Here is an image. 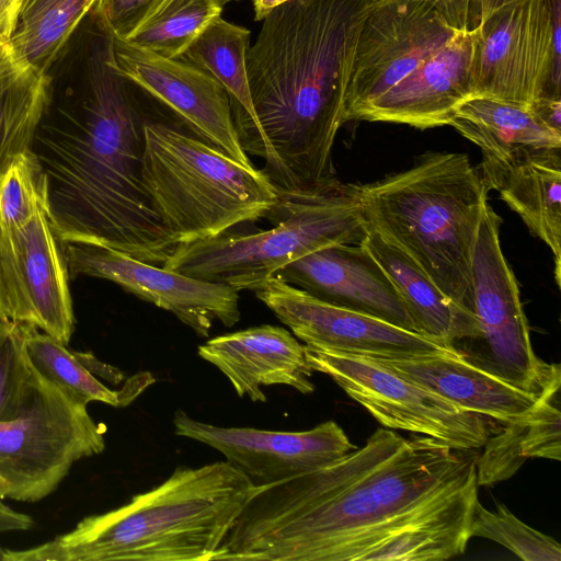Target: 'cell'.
I'll list each match as a JSON object with an SVG mask.
<instances>
[{
  "label": "cell",
  "mask_w": 561,
  "mask_h": 561,
  "mask_svg": "<svg viewBox=\"0 0 561 561\" xmlns=\"http://www.w3.org/2000/svg\"><path fill=\"white\" fill-rule=\"evenodd\" d=\"M376 430L340 458L253 488L214 560L434 561L465 553L477 454Z\"/></svg>",
  "instance_id": "6da1fadb"
},
{
  "label": "cell",
  "mask_w": 561,
  "mask_h": 561,
  "mask_svg": "<svg viewBox=\"0 0 561 561\" xmlns=\"http://www.w3.org/2000/svg\"><path fill=\"white\" fill-rule=\"evenodd\" d=\"M80 112L41 121L32 145L46 179L47 215L59 242L113 249L162 266L175 244L141 181L144 123L127 83L108 62L101 24Z\"/></svg>",
  "instance_id": "7a4b0ae2"
},
{
  "label": "cell",
  "mask_w": 561,
  "mask_h": 561,
  "mask_svg": "<svg viewBox=\"0 0 561 561\" xmlns=\"http://www.w3.org/2000/svg\"><path fill=\"white\" fill-rule=\"evenodd\" d=\"M378 0H287L262 20L247 70L259 124L254 156L278 188L334 175L331 154L362 24Z\"/></svg>",
  "instance_id": "3957f363"
},
{
  "label": "cell",
  "mask_w": 561,
  "mask_h": 561,
  "mask_svg": "<svg viewBox=\"0 0 561 561\" xmlns=\"http://www.w3.org/2000/svg\"><path fill=\"white\" fill-rule=\"evenodd\" d=\"M251 481L228 461L178 467L158 486L3 561H210L242 512Z\"/></svg>",
  "instance_id": "277c9868"
},
{
  "label": "cell",
  "mask_w": 561,
  "mask_h": 561,
  "mask_svg": "<svg viewBox=\"0 0 561 561\" xmlns=\"http://www.w3.org/2000/svg\"><path fill=\"white\" fill-rule=\"evenodd\" d=\"M489 191L480 169L460 152H430L404 171L360 185L367 228L473 319L472 261Z\"/></svg>",
  "instance_id": "5b68a950"
},
{
  "label": "cell",
  "mask_w": 561,
  "mask_h": 561,
  "mask_svg": "<svg viewBox=\"0 0 561 561\" xmlns=\"http://www.w3.org/2000/svg\"><path fill=\"white\" fill-rule=\"evenodd\" d=\"M141 181L175 247L207 240L263 217L278 188L187 127L145 119Z\"/></svg>",
  "instance_id": "8992f818"
},
{
  "label": "cell",
  "mask_w": 561,
  "mask_h": 561,
  "mask_svg": "<svg viewBox=\"0 0 561 561\" xmlns=\"http://www.w3.org/2000/svg\"><path fill=\"white\" fill-rule=\"evenodd\" d=\"M278 203L268 213L277 221L272 229L255 233L230 230L178 244L162 266L226 284L237 291H254L299 257L330 245L365 240L368 228L360 185L332 175L304 188H278Z\"/></svg>",
  "instance_id": "52a82bcc"
},
{
  "label": "cell",
  "mask_w": 561,
  "mask_h": 561,
  "mask_svg": "<svg viewBox=\"0 0 561 561\" xmlns=\"http://www.w3.org/2000/svg\"><path fill=\"white\" fill-rule=\"evenodd\" d=\"M104 432L85 404L39 374L31 402L16 417L0 422V497H46L75 462L104 450Z\"/></svg>",
  "instance_id": "ba28073f"
},
{
  "label": "cell",
  "mask_w": 561,
  "mask_h": 561,
  "mask_svg": "<svg viewBox=\"0 0 561 561\" xmlns=\"http://www.w3.org/2000/svg\"><path fill=\"white\" fill-rule=\"evenodd\" d=\"M501 221L488 204L472 261L476 333L453 350L519 389L541 393L560 365L542 362L533 348L518 283L501 248Z\"/></svg>",
  "instance_id": "9c48e42d"
},
{
  "label": "cell",
  "mask_w": 561,
  "mask_h": 561,
  "mask_svg": "<svg viewBox=\"0 0 561 561\" xmlns=\"http://www.w3.org/2000/svg\"><path fill=\"white\" fill-rule=\"evenodd\" d=\"M473 95L561 98V0H514L473 32Z\"/></svg>",
  "instance_id": "30bf717a"
},
{
  "label": "cell",
  "mask_w": 561,
  "mask_h": 561,
  "mask_svg": "<svg viewBox=\"0 0 561 561\" xmlns=\"http://www.w3.org/2000/svg\"><path fill=\"white\" fill-rule=\"evenodd\" d=\"M305 347L313 371L328 375L387 428L430 436L467 450L482 448L503 426L367 356Z\"/></svg>",
  "instance_id": "8fae6325"
},
{
  "label": "cell",
  "mask_w": 561,
  "mask_h": 561,
  "mask_svg": "<svg viewBox=\"0 0 561 561\" xmlns=\"http://www.w3.org/2000/svg\"><path fill=\"white\" fill-rule=\"evenodd\" d=\"M457 33L430 0H378L366 15L348 76L344 123L412 72Z\"/></svg>",
  "instance_id": "7c38bea8"
},
{
  "label": "cell",
  "mask_w": 561,
  "mask_h": 561,
  "mask_svg": "<svg viewBox=\"0 0 561 561\" xmlns=\"http://www.w3.org/2000/svg\"><path fill=\"white\" fill-rule=\"evenodd\" d=\"M60 245L69 277L111 280L173 313L201 337L209 335L214 321L230 328L241 318L238 291L226 284L187 276L104 247L81 242Z\"/></svg>",
  "instance_id": "4fadbf2b"
},
{
  "label": "cell",
  "mask_w": 561,
  "mask_h": 561,
  "mask_svg": "<svg viewBox=\"0 0 561 561\" xmlns=\"http://www.w3.org/2000/svg\"><path fill=\"white\" fill-rule=\"evenodd\" d=\"M255 296L305 345L368 357L404 358L451 350L376 317L322 301L278 276Z\"/></svg>",
  "instance_id": "5bb4252c"
},
{
  "label": "cell",
  "mask_w": 561,
  "mask_h": 561,
  "mask_svg": "<svg viewBox=\"0 0 561 561\" xmlns=\"http://www.w3.org/2000/svg\"><path fill=\"white\" fill-rule=\"evenodd\" d=\"M108 62L129 82L170 107L196 136L240 163L254 167L241 147L229 95L210 75L111 33Z\"/></svg>",
  "instance_id": "9a60e30c"
},
{
  "label": "cell",
  "mask_w": 561,
  "mask_h": 561,
  "mask_svg": "<svg viewBox=\"0 0 561 561\" xmlns=\"http://www.w3.org/2000/svg\"><path fill=\"white\" fill-rule=\"evenodd\" d=\"M176 435L218 450L254 488L268 485L324 466L356 448L334 421L313 428L279 432L253 427H221L176 411Z\"/></svg>",
  "instance_id": "2e32d148"
},
{
  "label": "cell",
  "mask_w": 561,
  "mask_h": 561,
  "mask_svg": "<svg viewBox=\"0 0 561 561\" xmlns=\"http://www.w3.org/2000/svg\"><path fill=\"white\" fill-rule=\"evenodd\" d=\"M274 276L328 304L415 332L399 293L363 243L320 249L289 263Z\"/></svg>",
  "instance_id": "e0dca14e"
},
{
  "label": "cell",
  "mask_w": 561,
  "mask_h": 561,
  "mask_svg": "<svg viewBox=\"0 0 561 561\" xmlns=\"http://www.w3.org/2000/svg\"><path fill=\"white\" fill-rule=\"evenodd\" d=\"M473 33H457L440 49L354 119L407 124L425 129L448 125L458 105L473 95Z\"/></svg>",
  "instance_id": "ac0fdd59"
},
{
  "label": "cell",
  "mask_w": 561,
  "mask_h": 561,
  "mask_svg": "<svg viewBox=\"0 0 561 561\" xmlns=\"http://www.w3.org/2000/svg\"><path fill=\"white\" fill-rule=\"evenodd\" d=\"M2 234L15 275L20 322L68 345L75 330L70 277L47 208L38 210L24 227Z\"/></svg>",
  "instance_id": "d6986e66"
},
{
  "label": "cell",
  "mask_w": 561,
  "mask_h": 561,
  "mask_svg": "<svg viewBox=\"0 0 561 561\" xmlns=\"http://www.w3.org/2000/svg\"><path fill=\"white\" fill-rule=\"evenodd\" d=\"M197 353L227 377L240 398L253 402L266 401L263 386H289L304 394L314 391L305 345L282 327L263 324L219 335Z\"/></svg>",
  "instance_id": "ffe728a7"
},
{
  "label": "cell",
  "mask_w": 561,
  "mask_h": 561,
  "mask_svg": "<svg viewBox=\"0 0 561 561\" xmlns=\"http://www.w3.org/2000/svg\"><path fill=\"white\" fill-rule=\"evenodd\" d=\"M369 358L455 404L503 425L529 411L543 392L519 389L476 367L454 350L415 357Z\"/></svg>",
  "instance_id": "44dd1931"
},
{
  "label": "cell",
  "mask_w": 561,
  "mask_h": 561,
  "mask_svg": "<svg viewBox=\"0 0 561 561\" xmlns=\"http://www.w3.org/2000/svg\"><path fill=\"white\" fill-rule=\"evenodd\" d=\"M479 169L489 190L497 191L530 232L552 251L556 279L560 285V150L525 152L506 159L483 157Z\"/></svg>",
  "instance_id": "7402d4cb"
},
{
  "label": "cell",
  "mask_w": 561,
  "mask_h": 561,
  "mask_svg": "<svg viewBox=\"0 0 561 561\" xmlns=\"http://www.w3.org/2000/svg\"><path fill=\"white\" fill-rule=\"evenodd\" d=\"M362 243L392 282L416 333L451 350L474 335V319L445 296L407 254L370 229Z\"/></svg>",
  "instance_id": "603a6c76"
},
{
  "label": "cell",
  "mask_w": 561,
  "mask_h": 561,
  "mask_svg": "<svg viewBox=\"0 0 561 561\" xmlns=\"http://www.w3.org/2000/svg\"><path fill=\"white\" fill-rule=\"evenodd\" d=\"M560 386L559 373L529 411L489 437L477 457L478 486L510 479L529 458L561 459Z\"/></svg>",
  "instance_id": "cb8c5ba5"
},
{
  "label": "cell",
  "mask_w": 561,
  "mask_h": 561,
  "mask_svg": "<svg viewBox=\"0 0 561 561\" xmlns=\"http://www.w3.org/2000/svg\"><path fill=\"white\" fill-rule=\"evenodd\" d=\"M448 125L480 147L483 157L506 159L561 149V133L542 123L528 104L499 98H468L455 110Z\"/></svg>",
  "instance_id": "d4e9b609"
},
{
  "label": "cell",
  "mask_w": 561,
  "mask_h": 561,
  "mask_svg": "<svg viewBox=\"0 0 561 561\" xmlns=\"http://www.w3.org/2000/svg\"><path fill=\"white\" fill-rule=\"evenodd\" d=\"M250 31L218 16L193 39L179 59L217 80L229 95L232 117L244 152L255 154L259 124L247 70Z\"/></svg>",
  "instance_id": "484cf974"
},
{
  "label": "cell",
  "mask_w": 561,
  "mask_h": 561,
  "mask_svg": "<svg viewBox=\"0 0 561 561\" xmlns=\"http://www.w3.org/2000/svg\"><path fill=\"white\" fill-rule=\"evenodd\" d=\"M49 103V78L20 62L0 44V183L22 153L32 150Z\"/></svg>",
  "instance_id": "4316f807"
},
{
  "label": "cell",
  "mask_w": 561,
  "mask_h": 561,
  "mask_svg": "<svg viewBox=\"0 0 561 561\" xmlns=\"http://www.w3.org/2000/svg\"><path fill=\"white\" fill-rule=\"evenodd\" d=\"M24 340L35 369L85 405L92 401L112 407L127 405L154 381L149 373H140L121 390H112L95 376L98 362L93 366L88 365L89 354L68 350L67 345L28 323H24Z\"/></svg>",
  "instance_id": "83f0119b"
},
{
  "label": "cell",
  "mask_w": 561,
  "mask_h": 561,
  "mask_svg": "<svg viewBox=\"0 0 561 561\" xmlns=\"http://www.w3.org/2000/svg\"><path fill=\"white\" fill-rule=\"evenodd\" d=\"M98 0H22L10 39L14 57L47 75L79 23Z\"/></svg>",
  "instance_id": "f1b7e54d"
},
{
  "label": "cell",
  "mask_w": 561,
  "mask_h": 561,
  "mask_svg": "<svg viewBox=\"0 0 561 561\" xmlns=\"http://www.w3.org/2000/svg\"><path fill=\"white\" fill-rule=\"evenodd\" d=\"M221 11L220 0H160L125 39L161 56L179 58Z\"/></svg>",
  "instance_id": "f546056e"
},
{
  "label": "cell",
  "mask_w": 561,
  "mask_h": 561,
  "mask_svg": "<svg viewBox=\"0 0 561 561\" xmlns=\"http://www.w3.org/2000/svg\"><path fill=\"white\" fill-rule=\"evenodd\" d=\"M39 373L25 348L24 323L0 317V422L16 417L31 402Z\"/></svg>",
  "instance_id": "4dcf8cb0"
},
{
  "label": "cell",
  "mask_w": 561,
  "mask_h": 561,
  "mask_svg": "<svg viewBox=\"0 0 561 561\" xmlns=\"http://www.w3.org/2000/svg\"><path fill=\"white\" fill-rule=\"evenodd\" d=\"M471 537L495 541L525 561H560L561 546L518 519L504 504L489 511L478 501L471 522Z\"/></svg>",
  "instance_id": "1f68e13d"
},
{
  "label": "cell",
  "mask_w": 561,
  "mask_h": 561,
  "mask_svg": "<svg viewBox=\"0 0 561 561\" xmlns=\"http://www.w3.org/2000/svg\"><path fill=\"white\" fill-rule=\"evenodd\" d=\"M43 208H47L46 179L37 157L30 150L13 161L0 183L2 232L24 227Z\"/></svg>",
  "instance_id": "d6a6232c"
},
{
  "label": "cell",
  "mask_w": 561,
  "mask_h": 561,
  "mask_svg": "<svg viewBox=\"0 0 561 561\" xmlns=\"http://www.w3.org/2000/svg\"><path fill=\"white\" fill-rule=\"evenodd\" d=\"M160 0H98L93 14L112 35L127 38Z\"/></svg>",
  "instance_id": "836d02e7"
},
{
  "label": "cell",
  "mask_w": 561,
  "mask_h": 561,
  "mask_svg": "<svg viewBox=\"0 0 561 561\" xmlns=\"http://www.w3.org/2000/svg\"><path fill=\"white\" fill-rule=\"evenodd\" d=\"M442 21L455 33L473 32L482 22V0H430Z\"/></svg>",
  "instance_id": "e575fe53"
},
{
  "label": "cell",
  "mask_w": 561,
  "mask_h": 561,
  "mask_svg": "<svg viewBox=\"0 0 561 561\" xmlns=\"http://www.w3.org/2000/svg\"><path fill=\"white\" fill-rule=\"evenodd\" d=\"M0 317L20 321V300L12 264L7 257L0 227Z\"/></svg>",
  "instance_id": "d590c367"
},
{
  "label": "cell",
  "mask_w": 561,
  "mask_h": 561,
  "mask_svg": "<svg viewBox=\"0 0 561 561\" xmlns=\"http://www.w3.org/2000/svg\"><path fill=\"white\" fill-rule=\"evenodd\" d=\"M528 105L542 123L561 133V98H538Z\"/></svg>",
  "instance_id": "8d00e7d4"
},
{
  "label": "cell",
  "mask_w": 561,
  "mask_h": 561,
  "mask_svg": "<svg viewBox=\"0 0 561 561\" xmlns=\"http://www.w3.org/2000/svg\"><path fill=\"white\" fill-rule=\"evenodd\" d=\"M33 526V519L21 512L14 511L0 497V534L23 531Z\"/></svg>",
  "instance_id": "74e56055"
},
{
  "label": "cell",
  "mask_w": 561,
  "mask_h": 561,
  "mask_svg": "<svg viewBox=\"0 0 561 561\" xmlns=\"http://www.w3.org/2000/svg\"><path fill=\"white\" fill-rule=\"evenodd\" d=\"M22 0H0V44H10Z\"/></svg>",
  "instance_id": "f35d334b"
},
{
  "label": "cell",
  "mask_w": 561,
  "mask_h": 561,
  "mask_svg": "<svg viewBox=\"0 0 561 561\" xmlns=\"http://www.w3.org/2000/svg\"><path fill=\"white\" fill-rule=\"evenodd\" d=\"M285 1L287 0H253L255 21H262L273 8Z\"/></svg>",
  "instance_id": "ab89813d"
},
{
  "label": "cell",
  "mask_w": 561,
  "mask_h": 561,
  "mask_svg": "<svg viewBox=\"0 0 561 561\" xmlns=\"http://www.w3.org/2000/svg\"><path fill=\"white\" fill-rule=\"evenodd\" d=\"M514 0H482V20L500 7Z\"/></svg>",
  "instance_id": "60d3db41"
},
{
  "label": "cell",
  "mask_w": 561,
  "mask_h": 561,
  "mask_svg": "<svg viewBox=\"0 0 561 561\" xmlns=\"http://www.w3.org/2000/svg\"><path fill=\"white\" fill-rule=\"evenodd\" d=\"M4 553H5V550L0 546V561H3Z\"/></svg>",
  "instance_id": "b9f144b4"
},
{
  "label": "cell",
  "mask_w": 561,
  "mask_h": 561,
  "mask_svg": "<svg viewBox=\"0 0 561 561\" xmlns=\"http://www.w3.org/2000/svg\"><path fill=\"white\" fill-rule=\"evenodd\" d=\"M220 1H221V2H222V4H224V3L229 2V1H232V0H220Z\"/></svg>",
  "instance_id": "7bdbcfd3"
}]
</instances>
